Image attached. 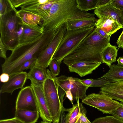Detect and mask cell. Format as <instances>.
Wrapping results in <instances>:
<instances>
[{"label":"cell","mask_w":123,"mask_h":123,"mask_svg":"<svg viewBox=\"0 0 123 123\" xmlns=\"http://www.w3.org/2000/svg\"><path fill=\"white\" fill-rule=\"evenodd\" d=\"M66 114L64 112L62 111L61 113L60 120L58 123H66Z\"/></svg>","instance_id":"cell-42"},{"label":"cell","mask_w":123,"mask_h":123,"mask_svg":"<svg viewBox=\"0 0 123 123\" xmlns=\"http://www.w3.org/2000/svg\"><path fill=\"white\" fill-rule=\"evenodd\" d=\"M39 123H51V122L47 121H43Z\"/></svg>","instance_id":"cell-46"},{"label":"cell","mask_w":123,"mask_h":123,"mask_svg":"<svg viewBox=\"0 0 123 123\" xmlns=\"http://www.w3.org/2000/svg\"><path fill=\"white\" fill-rule=\"evenodd\" d=\"M0 56L5 59L7 58L6 52L7 50L1 40L0 39Z\"/></svg>","instance_id":"cell-37"},{"label":"cell","mask_w":123,"mask_h":123,"mask_svg":"<svg viewBox=\"0 0 123 123\" xmlns=\"http://www.w3.org/2000/svg\"><path fill=\"white\" fill-rule=\"evenodd\" d=\"M82 102L97 109L104 114H111L120 103L102 93L89 94L82 99Z\"/></svg>","instance_id":"cell-8"},{"label":"cell","mask_w":123,"mask_h":123,"mask_svg":"<svg viewBox=\"0 0 123 123\" xmlns=\"http://www.w3.org/2000/svg\"><path fill=\"white\" fill-rule=\"evenodd\" d=\"M55 79L58 85V93L62 104L64 95L69 90L72 95L73 101L76 100L77 102L79 99L82 100L87 96L86 92L89 87L83 84L80 79L64 75L58 77L55 76Z\"/></svg>","instance_id":"cell-7"},{"label":"cell","mask_w":123,"mask_h":123,"mask_svg":"<svg viewBox=\"0 0 123 123\" xmlns=\"http://www.w3.org/2000/svg\"><path fill=\"white\" fill-rule=\"evenodd\" d=\"M13 11L0 17V39L7 50L12 51L18 45L20 20Z\"/></svg>","instance_id":"cell-4"},{"label":"cell","mask_w":123,"mask_h":123,"mask_svg":"<svg viewBox=\"0 0 123 123\" xmlns=\"http://www.w3.org/2000/svg\"><path fill=\"white\" fill-rule=\"evenodd\" d=\"M0 123H24L21 120L14 117L11 119L0 120Z\"/></svg>","instance_id":"cell-38"},{"label":"cell","mask_w":123,"mask_h":123,"mask_svg":"<svg viewBox=\"0 0 123 123\" xmlns=\"http://www.w3.org/2000/svg\"><path fill=\"white\" fill-rule=\"evenodd\" d=\"M19 24L22 26L23 30L19 35L18 45L32 41L44 33L43 28L38 25H28L23 24L20 22Z\"/></svg>","instance_id":"cell-13"},{"label":"cell","mask_w":123,"mask_h":123,"mask_svg":"<svg viewBox=\"0 0 123 123\" xmlns=\"http://www.w3.org/2000/svg\"><path fill=\"white\" fill-rule=\"evenodd\" d=\"M30 86L34 92L38 111L43 121L52 122L43 90L42 86L32 83H31Z\"/></svg>","instance_id":"cell-11"},{"label":"cell","mask_w":123,"mask_h":123,"mask_svg":"<svg viewBox=\"0 0 123 123\" xmlns=\"http://www.w3.org/2000/svg\"><path fill=\"white\" fill-rule=\"evenodd\" d=\"M58 30L44 32L34 41L18 45L5 59L1 65L2 73L10 76L16 73L19 67L25 62L37 58L51 41Z\"/></svg>","instance_id":"cell-1"},{"label":"cell","mask_w":123,"mask_h":123,"mask_svg":"<svg viewBox=\"0 0 123 123\" xmlns=\"http://www.w3.org/2000/svg\"><path fill=\"white\" fill-rule=\"evenodd\" d=\"M111 114L115 118L123 122V103H120V105Z\"/></svg>","instance_id":"cell-34"},{"label":"cell","mask_w":123,"mask_h":123,"mask_svg":"<svg viewBox=\"0 0 123 123\" xmlns=\"http://www.w3.org/2000/svg\"><path fill=\"white\" fill-rule=\"evenodd\" d=\"M79 104L80 111L75 123H91L86 117L87 111L86 108L82 103Z\"/></svg>","instance_id":"cell-31"},{"label":"cell","mask_w":123,"mask_h":123,"mask_svg":"<svg viewBox=\"0 0 123 123\" xmlns=\"http://www.w3.org/2000/svg\"><path fill=\"white\" fill-rule=\"evenodd\" d=\"M92 123H123V122L119 120L113 116L100 117L95 119Z\"/></svg>","instance_id":"cell-30"},{"label":"cell","mask_w":123,"mask_h":123,"mask_svg":"<svg viewBox=\"0 0 123 123\" xmlns=\"http://www.w3.org/2000/svg\"><path fill=\"white\" fill-rule=\"evenodd\" d=\"M60 64L57 61L52 58L49 64V66L51 73L54 76H56L60 72Z\"/></svg>","instance_id":"cell-32"},{"label":"cell","mask_w":123,"mask_h":123,"mask_svg":"<svg viewBox=\"0 0 123 123\" xmlns=\"http://www.w3.org/2000/svg\"><path fill=\"white\" fill-rule=\"evenodd\" d=\"M95 27L92 26L74 30H67L52 58L60 64L64 59L74 49Z\"/></svg>","instance_id":"cell-5"},{"label":"cell","mask_w":123,"mask_h":123,"mask_svg":"<svg viewBox=\"0 0 123 123\" xmlns=\"http://www.w3.org/2000/svg\"><path fill=\"white\" fill-rule=\"evenodd\" d=\"M117 43L119 47L123 48V30L118 38Z\"/></svg>","instance_id":"cell-41"},{"label":"cell","mask_w":123,"mask_h":123,"mask_svg":"<svg viewBox=\"0 0 123 123\" xmlns=\"http://www.w3.org/2000/svg\"><path fill=\"white\" fill-rule=\"evenodd\" d=\"M66 94L67 97L71 101L73 105V96L70 91V90L66 92Z\"/></svg>","instance_id":"cell-44"},{"label":"cell","mask_w":123,"mask_h":123,"mask_svg":"<svg viewBox=\"0 0 123 123\" xmlns=\"http://www.w3.org/2000/svg\"><path fill=\"white\" fill-rule=\"evenodd\" d=\"M94 13L82 11L78 7L76 0H57L52 5L41 26L44 32L57 30L68 20L95 18Z\"/></svg>","instance_id":"cell-3"},{"label":"cell","mask_w":123,"mask_h":123,"mask_svg":"<svg viewBox=\"0 0 123 123\" xmlns=\"http://www.w3.org/2000/svg\"><path fill=\"white\" fill-rule=\"evenodd\" d=\"M112 0H97V8L111 4Z\"/></svg>","instance_id":"cell-39"},{"label":"cell","mask_w":123,"mask_h":123,"mask_svg":"<svg viewBox=\"0 0 123 123\" xmlns=\"http://www.w3.org/2000/svg\"><path fill=\"white\" fill-rule=\"evenodd\" d=\"M48 76L42 88L48 108L53 123H58L64 107L60 101L58 93V85L55 76L47 69Z\"/></svg>","instance_id":"cell-6"},{"label":"cell","mask_w":123,"mask_h":123,"mask_svg":"<svg viewBox=\"0 0 123 123\" xmlns=\"http://www.w3.org/2000/svg\"><path fill=\"white\" fill-rule=\"evenodd\" d=\"M111 36L106 37L102 36L95 27L74 49L64 59L63 62L68 67L80 61L102 63L101 53L103 49L110 44Z\"/></svg>","instance_id":"cell-2"},{"label":"cell","mask_w":123,"mask_h":123,"mask_svg":"<svg viewBox=\"0 0 123 123\" xmlns=\"http://www.w3.org/2000/svg\"><path fill=\"white\" fill-rule=\"evenodd\" d=\"M27 74L23 71L10 76L8 81L2 85L0 93H10L11 95L15 90L22 88L27 79Z\"/></svg>","instance_id":"cell-12"},{"label":"cell","mask_w":123,"mask_h":123,"mask_svg":"<svg viewBox=\"0 0 123 123\" xmlns=\"http://www.w3.org/2000/svg\"><path fill=\"white\" fill-rule=\"evenodd\" d=\"M108 66L109 71L101 77L109 83L123 81V66L114 64Z\"/></svg>","instance_id":"cell-19"},{"label":"cell","mask_w":123,"mask_h":123,"mask_svg":"<svg viewBox=\"0 0 123 123\" xmlns=\"http://www.w3.org/2000/svg\"><path fill=\"white\" fill-rule=\"evenodd\" d=\"M48 76L47 69L35 65L30 70L27 74V79L31 83L43 86Z\"/></svg>","instance_id":"cell-18"},{"label":"cell","mask_w":123,"mask_h":123,"mask_svg":"<svg viewBox=\"0 0 123 123\" xmlns=\"http://www.w3.org/2000/svg\"><path fill=\"white\" fill-rule=\"evenodd\" d=\"M94 13L99 18L104 16H110L123 26V18L122 11L114 7L111 4L97 8Z\"/></svg>","instance_id":"cell-17"},{"label":"cell","mask_w":123,"mask_h":123,"mask_svg":"<svg viewBox=\"0 0 123 123\" xmlns=\"http://www.w3.org/2000/svg\"><path fill=\"white\" fill-rule=\"evenodd\" d=\"M21 24L30 25H38L42 19L41 17L29 12L21 9L17 12Z\"/></svg>","instance_id":"cell-20"},{"label":"cell","mask_w":123,"mask_h":123,"mask_svg":"<svg viewBox=\"0 0 123 123\" xmlns=\"http://www.w3.org/2000/svg\"><path fill=\"white\" fill-rule=\"evenodd\" d=\"M118 64L123 66V57H119L117 60Z\"/></svg>","instance_id":"cell-45"},{"label":"cell","mask_w":123,"mask_h":123,"mask_svg":"<svg viewBox=\"0 0 123 123\" xmlns=\"http://www.w3.org/2000/svg\"><path fill=\"white\" fill-rule=\"evenodd\" d=\"M95 29L96 30L97 32L100 35L103 37H107L110 36L107 35V34L104 31H103L100 28H98L95 27Z\"/></svg>","instance_id":"cell-43"},{"label":"cell","mask_w":123,"mask_h":123,"mask_svg":"<svg viewBox=\"0 0 123 123\" xmlns=\"http://www.w3.org/2000/svg\"><path fill=\"white\" fill-rule=\"evenodd\" d=\"M81 82L84 85L90 87H102L109 83L106 80L101 77L97 79H80Z\"/></svg>","instance_id":"cell-27"},{"label":"cell","mask_w":123,"mask_h":123,"mask_svg":"<svg viewBox=\"0 0 123 123\" xmlns=\"http://www.w3.org/2000/svg\"><path fill=\"white\" fill-rule=\"evenodd\" d=\"M117 49L115 46L110 44L104 48L101 53V57L103 63L108 66L116 62L117 55Z\"/></svg>","instance_id":"cell-23"},{"label":"cell","mask_w":123,"mask_h":123,"mask_svg":"<svg viewBox=\"0 0 123 123\" xmlns=\"http://www.w3.org/2000/svg\"><path fill=\"white\" fill-rule=\"evenodd\" d=\"M10 76L6 73H2L0 76V79L1 82L5 83L7 82L9 80Z\"/></svg>","instance_id":"cell-40"},{"label":"cell","mask_w":123,"mask_h":123,"mask_svg":"<svg viewBox=\"0 0 123 123\" xmlns=\"http://www.w3.org/2000/svg\"><path fill=\"white\" fill-rule=\"evenodd\" d=\"M80 103L79 101L77 103L73 105L72 108L66 109L63 107L62 111L64 112L67 111L68 113L66 115V123H75L80 111Z\"/></svg>","instance_id":"cell-25"},{"label":"cell","mask_w":123,"mask_h":123,"mask_svg":"<svg viewBox=\"0 0 123 123\" xmlns=\"http://www.w3.org/2000/svg\"><path fill=\"white\" fill-rule=\"evenodd\" d=\"M17 10L11 0H0V17L12 11Z\"/></svg>","instance_id":"cell-28"},{"label":"cell","mask_w":123,"mask_h":123,"mask_svg":"<svg viewBox=\"0 0 123 123\" xmlns=\"http://www.w3.org/2000/svg\"><path fill=\"white\" fill-rule=\"evenodd\" d=\"M49 1V0H29L26 4L20 7L22 9L28 11L37 8Z\"/></svg>","instance_id":"cell-29"},{"label":"cell","mask_w":123,"mask_h":123,"mask_svg":"<svg viewBox=\"0 0 123 123\" xmlns=\"http://www.w3.org/2000/svg\"><path fill=\"white\" fill-rule=\"evenodd\" d=\"M98 20L95 18L68 20L66 23L67 29L72 30L88 26H95Z\"/></svg>","instance_id":"cell-22"},{"label":"cell","mask_w":123,"mask_h":123,"mask_svg":"<svg viewBox=\"0 0 123 123\" xmlns=\"http://www.w3.org/2000/svg\"><path fill=\"white\" fill-rule=\"evenodd\" d=\"M14 6L16 8L24 5L28 2L29 0H11Z\"/></svg>","instance_id":"cell-36"},{"label":"cell","mask_w":123,"mask_h":123,"mask_svg":"<svg viewBox=\"0 0 123 123\" xmlns=\"http://www.w3.org/2000/svg\"><path fill=\"white\" fill-rule=\"evenodd\" d=\"M100 93L123 103V81L109 83L100 88Z\"/></svg>","instance_id":"cell-16"},{"label":"cell","mask_w":123,"mask_h":123,"mask_svg":"<svg viewBox=\"0 0 123 123\" xmlns=\"http://www.w3.org/2000/svg\"><path fill=\"white\" fill-rule=\"evenodd\" d=\"M19 109L38 111L34 92L31 86L23 88L19 92L16 104V110Z\"/></svg>","instance_id":"cell-10"},{"label":"cell","mask_w":123,"mask_h":123,"mask_svg":"<svg viewBox=\"0 0 123 123\" xmlns=\"http://www.w3.org/2000/svg\"><path fill=\"white\" fill-rule=\"evenodd\" d=\"M122 16L123 18V11H122Z\"/></svg>","instance_id":"cell-47"},{"label":"cell","mask_w":123,"mask_h":123,"mask_svg":"<svg viewBox=\"0 0 123 123\" xmlns=\"http://www.w3.org/2000/svg\"><path fill=\"white\" fill-rule=\"evenodd\" d=\"M111 4L117 9L123 11V0H112Z\"/></svg>","instance_id":"cell-35"},{"label":"cell","mask_w":123,"mask_h":123,"mask_svg":"<svg viewBox=\"0 0 123 123\" xmlns=\"http://www.w3.org/2000/svg\"><path fill=\"white\" fill-rule=\"evenodd\" d=\"M39 114L38 111L19 109L16 110L15 117L24 123H35L39 117Z\"/></svg>","instance_id":"cell-21"},{"label":"cell","mask_w":123,"mask_h":123,"mask_svg":"<svg viewBox=\"0 0 123 123\" xmlns=\"http://www.w3.org/2000/svg\"><path fill=\"white\" fill-rule=\"evenodd\" d=\"M37 60L36 58H33L25 62L20 66L16 73L23 71L25 70L30 69L35 65Z\"/></svg>","instance_id":"cell-33"},{"label":"cell","mask_w":123,"mask_h":123,"mask_svg":"<svg viewBox=\"0 0 123 123\" xmlns=\"http://www.w3.org/2000/svg\"><path fill=\"white\" fill-rule=\"evenodd\" d=\"M67 30L65 23L58 29L51 41L37 58L35 65L48 67Z\"/></svg>","instance_id":"cell-9"},{"label":"cell","mask_w":123,"mask_h":123,"mask_svg":"<svg viewBox=\"0 0 123 123\" xmlns=\"http://www.w3.org/2000/svg\"><path fill=\"white\" fill-rule=\"evenodd\" d=\"M102 63L96 62L80 61L68 67L70 72L76 73L82 77L92 73Z\"/></svg>","instance_id":"cell-14"},{"label":"cell","mask_w":123,"mask_h":123,"mask_svg":"<svg viewBox=\"0 0 123 123\" xmlns=\"http://www.w3.org/2000/svg\"><path fill=\"white\" fill-rule=\"evenodd\" d=\"M95 27L104 31L108 35H111L118 30L123 28V26L116 20L110 16L99 18Z\"/></svg>","instance_id":"cell-15"},{"label":"cell","mask_w":123,"mask_h":123,"mask_svg":"<svg viewBox=\"0 0 123 123\" xmlns=\"http://www.w3.org/2000/svg\"><path fill=\"white\" fill-rule=\"evenodd\" d=\"M78 8L82 11L95 10L97 8V0H76Z\"/></svg>","instance_id":"cell-26"},{"label":"cell","mask_w":123,"mask_h":123,"mask_svg":"<svg viewBox=\"0 0 123 123\" xmlns=\"http://www.w3.org/2000/svg\"><path fill=\"white\" fill-rule=\"evenodd\" d=\"M57 0H49L46 3L41 5L35 9L28 11L39 16L41 19L43 20L47 16L51 7Z\"/></svg>","instance_id":"cell-24"}]
</instances>
